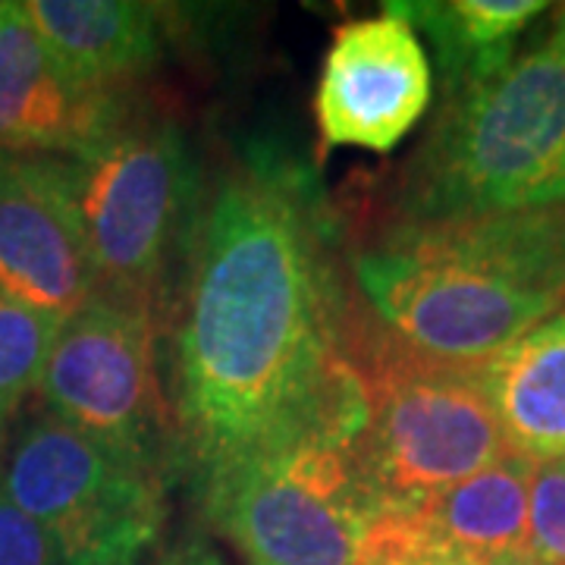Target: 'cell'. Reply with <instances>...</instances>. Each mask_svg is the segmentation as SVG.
<instances>
[{
  "mask_svg": "<svg viewBox=\"0 0 565 565\" xmlns=\"http://www.w3.org/2000/svg\"><path fill=\"white\" fill-rule=\"evenodd\" d=\"M41 408L163 471L173 444L158 374L154 305L98 292L57 327L41 367Z\"/></svg>",
  "mask_w": 565,
  "mask_h": 565,
  "instance_id": "obj_8",
  "label": "cell"
},
{
  "mask_svg": "<svg viewBox=\"0 0 565 565\" xmlns=\"http://www.w3.org/2000/svg\"><path fill=\"white\" fill-rule=\"evenodd\" d=\"M126 114L120 92L88 88L51 57L22 3H0V154L73 158Z\"/></svg>",
  "mask_w": 565,
  "mask_h": 565,
  "instance_id": "obj_11",
  "label": "cell"
},
{
  "mask_svg": "<svg viewBox=\"0 0 565 565\" xmlns=\"http://www.w3.org/2000/svg\"><path fill=\"white\" fill-rule=\"evenodd\" d=\"M563 204L565 57L546 41L446 98L405 170L403 223Z\"/></svg>",
  "mask_w": 565,
  "mask_h": 565,
  "instance_id": "obj_3",
  "label": "cell"
},
{
  "mask_svg": "<svg viewBox=\"0 0 565 565\" xmlns=\"http://www.w3.org/2000/svg\"><path fill=\"white\" fill-rule=\"evenodd\" d=\"M327 221L289 163L230 173L192 233L173 337V444L199 487L299 444H359L362 374Z\"/></svg>",
  "mask_w": 565,
  "mask_h": 565,
  "instance_id": "obj_1",
  "label": "cell"
},
{
  "mask_svg": "<svg viewBox=\"0 0 565 565\" xmlns=\"http://www.w3.org/2000/svg\"><path fill=\"white\" fill-rule=\"evenodd\" d=\"M371 321L424 362L481 371L565 311V204L399 223L352 264Z\"/></svg>",
  "mask_w": 565,
  "mask_h": 565,
  "instance_id": "obj_2",
  "label": "cell"
},
{
  "mask_svg": "<svg viewBox=\"0 0 565 565\" xmlns=\"http://www.w3.org/2000/svg\"><path fill=\"white\" fill-rule=\"evenodd\" d=\"M534 462L509 452L418 505L424 525L449 550L493 565L527 550V503Z\"/></svg>",
  "mask_w": 565,
  "mask_h": 565,
  "instance_id": "obj_14",
  "label": "cell"
},
{
  "mask_svg": "<svg viewBox=\"0 0 565 565\" xmlns=\"http://www.w3.org/2000/svg\"><path fill=\"white\" fill-rule=\"evenodd\" d=\"M0 484L10 503L63 546L70 563L110 550L145 553L163 522V471L98 444L44 408L10 424Z\"/></svg>",
  "mask_w": 565,
  "mask_h": 565,
  "instance_id": "obj_7",
  "label": "cell"
},
{
  "mask_svg": "<svg viewBox=\"0 0 565 565\" xmlns=\"http://www.w3.org/2000/svg\"><path fill=\"white\" fill-rule=\"evenodd\" d=\"M0 565H73L63 546L39 522H32L22 509L7 500L3 484H0Z\"/></svg>",
  "mask_w": 565,
  "mask_h": 565,
  "instance_id": "obj_19",
  "label": "cell"
},
{
  "mask_svg": "<svg viewBox=\"0 0 565 565\" xmlns=\"http://www.w3.org/2000/svg\"><path fill=\"white\" fill-rule=\"evenodd\" d=\"M0 296L54 323L98 296L63 158L0 154Z\"/></svg>",
  "mask_w": 565,
  "mask_h": 565,
  "instance_id": "obj_10",
  "label": "cell"
},
{
  "mask_svg": "<svg viewBox=\"0 0 565 565\" xmlns=\"http://www.w3.org/2000/svg\"><path fill=\"white\" fill-rule=\"evenodd\" d=\"M345 349L367 393L355 452L377 505H422L509 456L478 371L424 362L359 315Z\"/></svg>",
  "mask_w": 565,
  "mask_h": 565,
  "instance_id": "obj_4",
  "label": "cell"
},
{
  "mask_svg": "<svg viewBox=\"0 0 565 565\" xmlns=\"http://www.w3.org/2000/svg\"><path fill=\"white\" fill-rule=\"evenodd\" d=\"M204 512L248 565H359L381 509L355 444H299L199 487Z\"/></svg>",
  "mask_w": 565,
  "mask_h": 565,
  "instance_id": "obj_6",
  "label": "cell"
},
{
  "mask_svg": "<svg viewBox=\"0 0 565 565\" xmlns=\"http://www.w3.org/2000/svg\"><path fill=\"white\" fill-rule=\"evenodd\" d=\"M141 553L139 550H110V553H95V556H85L79 563L73 565H139Z\"/></svg>",
  "mask_w": 565,
  "mask_h": 565,
  "instance_id": "obj_20",
  "label": "cell"
},
{
  "mask_svg": "<svg viewBox=\"0 0 565 565\" xmlns=\"http://www.w3.org/2000/svg\"><path fill=\"white\" fill-rule=\"evenodd\" d=\"M359 565H481L444 546L418 505H381L364 527Z\"/></svg>",
  "mask_w": 565,
  "mask_h": 565,
  "instance_id": "obj_17",
  "label": "cell"
},
{
  "mask_svg": "<svg viewBox=\"0 0 565 565\" xmlns=\"http://www.w3.org/2000/svg\"><path fill=\"white\" fill-rule=\"evenodd\" d=\"M25 20L51 57L88 88L120 92L161 57V25L136 0H25Z\"/></svg>",
  "mask_w": 565,
  "mask_h": 565,
  "instance_id": "obj_12",
  "label": "cell"
},
{
  "mask_svg": "<svg viewBox=\"0 0 565 565\" xmlns=\"http://www.w3.org/2000/svg\"><path fill=\"white\" fill-rule=\"evenodd\" d=\"M61 323L0 296V446L20 408L35 393L47 349Z\"/></svg>",
  "mask_w": 565,
  "mask_h": 565,
  "instance_id": "obj_16",
  "label": "cell"
},
{
  "mask_svg": "<svg viewBox=\"0 0 565 565\" xmlns=\"http://www.w3.org/2000/svg\"><path fill=\"white\" fill-rule=\"evenodd\" d=\"M98 292L154 305L158 286L199 226V167L185 132L126 114L85 151L63 158Z\"/></svg>",
  "mask_w": 565,
  "mask_h": 565,
  "instance_id": "obj_5",
  "label": "cell"
},
{
  "mask_svg": "<svg viewBox=\"0 0 565 565\" xmlns=\"http://www.w3.org/2000/svg\"><path fill=\"white\" fill-rule=\"evenodd\" d=\"M527 550L550 565H565V459L534 465L527 503Z\"/></svg>",
  "mask_w": 565,
  "mask_h": 565,
  "instance_id": "obj_18",
  "label": "cell"
},
{
  "mask_svg": "<svg viewBox=\"0 0 565 565\" xmlns=\"http://www.w3.org/2000/svg\"><path fill=\"white\" fill-rule=\"evenodd\" d=\"M434 44L446 95L497 76L515 61V41L541 17V0H408L396 3Z\"/></svg>",
  "mask_w": 565,
  "mask_h": 565,
  "instance_id": "obj_15",
  "label": "cell"
},
{
  "mask_svg": "<svg viewBox=\"0 0 565 565\" xmlns=\"http://www.w3.org/2000/svg\"><path fill=\"white\" fill-rule=\"evenodd\" d=\"M550 44L559 51L565 57V7L559 10V17H556V29H553V39H550Z\"/></svg>",
  "mask_w": 565,
  "mask_h": 565,
  "instance_id": "obj_21",
  "label": "cell"
},
{
  "mask_svg": "<svg viewBox=\"0 0 565 565\" xmlns=\"http://www.w3.org/2000/svg\"><path fill=\"white\" fill-rule=\"evenodd\" d=\"M434 95L430 61L396 3L340 25L327 47L315 114L333 148L386 154L415 129Z\"/></svg>",
  "mask_w": 565,
  "mask_h": 565,
  "instance_id": "obj_9",
  "label": "cell"
},
{
  "mask_svg": "<svg viewBox=\"0 0 565 565\" xmlns=\"http://www.w3.org/2000/svg\"><path fill=\"white\" fill-rule=\"evenodd\" d=\"M509 452L565 459V311L505 345L478 371Z\"/></svg>",
  "mask_w": 565,
  "mask_h": 565,
  "instance_id": "obj_13",
  "label": "cell"
},
{
  "mask_svg": "<svg viewBox=\"0 0 565 565\" xmlns=\"http://www.w3.org/2000/svg\"><path fill=\"white\" fill-rule=\"evenodd\" d=\"M493 565H550L544 559H537V556H531V553H522V556H509V559H500V563Z\"/></svg>",
  "mask_w": 565,
  "mask_h": 565,
  "instance_id": "obj_22",
  "label": "cell"
}]
</instances>
